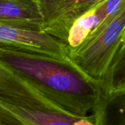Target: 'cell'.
<instances>
[{
    "mask_svg": "<svg viewBox=\"0 0 125 125\" xmlns=\"http://www.w3.org/2000/svg\"><path fill=\"white\" fill-rule=\"evenodd\" d=\"M0 63L68 110L88 115L102 94L101 83L70 59L0 48Z\"/></svg>",
    "mask_w": 125,
    "mask_h": 125,
    "instance_id": "1",
    "label": "cell"
},
{
    "mask_svg": "<svg viewBox=\"0 0 125 125\" xmlns=\"http://www.w3.org/2000/svg\"><path fill=\"white\" fill-rule=\"evenodd\" d=\"M125 35V4L117 14L103 21L69 58L87 75L100 83L110 68Z\"/></svg>",
    "mask_w": 125,
    "mask_h": 125,
    "instance_id": "2",
    "label": "cell"
},
{
    "mask_svg": "<svg viewBox=\"0 0 125 125\" xmlns=\"http://www.w3.org/2000/svg\"><path fill=\"white\" fill-rule=\"evenodd\" d=\"M0 48L70 59V52L66 43L43 30L14 24L0 23Z\"/></svg>",
    "mask_w": 125,
    "mask_h": 125,
    "instance_id": "3",
    "label": "cell"
},
{
    "mask_svg": "<svg viewBox=\"0 0 125 125\" xmlns=\"http://www.w3.org/2000/svg\"><path fill=\"white\" fill-rule=\"evenodd\" d=\"M43 19V30L66 43L77 19L103 0H35Z\"/></svg>",
    "mask_w": 125,
    "mask_h": 125,
    "instance_id": "4",
    "label": "cell"
},
{
    "mask_svg": "<svg viewBox=\"0 0 125 125\" xmlns=\"http://www.w3.org/2000/svg\"><path fill=\"white\" fill-rule=\"evenodd\" d=\"M0 23L14 24L41 30H43V25L35 0H0Z\"/></svg>",
    "mask_w": 125,
    "mask_h": 125,
    "instance_id": "5",
    "label": "cell"
},
{
    "mask_svg": "<svg viewBox=\"0 0 125 125\" xmlns=\"http://www.w3.org/2000/svg\"><path fill=\"white\" fill-rule=\"evenodd\" d=\"M104 2L105 0H103L99 5L77 19L73 24L66 41L70 53L78 48L105 19L110 18Z\"/></svg>",
    "mask_w": 125,
    "mask_h": 125,
    "instance_id": "6",
    "label": "cell"
},
{
    "mask_svg": "<svg viewBox=\"0 0 125 125\" xmlns=\"http://www.w3.org/2000/svg\"><path fill=\"white\" fill-rule=\"evenodd\" d=\"M101 87L103 95L125 91V46H120Z\"/></svg>",
    "mask_w": 125,
    "mask_h": 125,
    "instance_id": "7",
    "label": "cell"
},
{
    "mask_svg": "<svg viewBox=\"0 0 125 125\" xmlns=\"http://www.w3.org/2000/svg\"><path fill=\"white\" fill-rule=\"evenodd\" d=\"M103 118L105 125H125V91L107 97Z\"/></svg>",
    "mask_w": 125,
    "mask_h": 125,
    "instance_id": "8",
    "label": "cell"
},
{
    "mask_svg": "<svg viewBox=\"0 0 125 125\" xmlns=\"http://www.w3.org/2000/svg\"><path fill=\"white\" fill-rule=\"evenodd\" d=\"M0 125H25V124L9 109L0 104Z\"/></svg>",
    "mask_w": 125,
    "mask_h": 125,
    "instance_id": "9",
    "label": "cell"
},
{
    "mask_svg": "<svg viewBox=\"0 0 125 125\" xmlns=\"http://www.w3.org/2000/svg\"><path fill=\"white\" fill-rule=\"evenodd\" d=\"M121 45H123V46H125V35H124V41H123V42H122V43H121Z\"/></svg>",
    "mask_w": 125,
    "mask_h": 125,
    "instance_id": "10",
    "label": "cell"
},
{
    "mask_svg": "<svg viewBox=\"0 0 125 125\" xmlns=\"http://www.w3.org/2000/svg\"><path fill=\"white\" fill-rule=\"evenodd\" d=\"M2 65L1 63H0V69H1V68H2Z\"/></svg>",
    "mask_w": 125,
    "mask_h": 125,
    "instance_id": "11",
    "label": "cell"
}]
</instances>
